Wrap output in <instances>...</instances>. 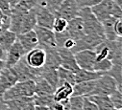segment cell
Listing matches in <instances>:
<instances>
[{
	"label": "cell",
	"mask_w": 122,
	"mask_h": 110,
	"mask_svg": "<svg viewBox=\"0 0 122 110\" xmlns=\"http://www.w3.org/2000/svg\"><path fill=\"white\" fill-rule=\"evenodd\" d=\"M80 8H91L101 2L102 0H75Z\"/></svg>",
	"instance_id": "33"
},
{
	"label": "cell",
	"mask_w": 122,
	"mask_h": 110,
	"mask_svg": "<svg viewBox=\"0 0 122 110\" xmlns=\"http://www.w3.org/2000/svg\"><path fill=\"white\" fill-rule=\"evenodd\" d=\"M49 110H66V108L65 107V105L60 102V101H54L49 106H48Z\"/></svg>",
	"instance_id": "38"
},
{
	"label": "cell",
	"mask_w": 122,
	"mask_h": 110,
	"mask_svg": "<svg viewBox=\"0 0 122 110\" xmlns=\"http://www.w3.org/2000/svg\"><path fill=\"white\" fill-rule=\"evenodd\" d=\"M21 110H34V102H33V101H31V102H29L24 108H22Z\"/></svg>",
	"instance_id": "41"
},
{
	"label": "cell",
	"mask_w": 122,
	"mask_h": 110,
	"mask_svg": "<svg viewBox=\"0 0 122 110\" xmlns=\"http://www.w3.org/2000/svg\"><path fill=\"white\" fill-rule=\"evenodd\" d=\"M57 50H58L60 60H61V66L76 73L80 68L77 65V62L75 60L74 54L70 50H66L65 48L57 47Z\"/></svg>",
	"instance_id": "13"
},
{
	"label": "cell",
	"mask_w": 122,
	"mask_h": 110,
	"mask_svg": "<svg viewBox=\"0 0 122 110\" xmlns=\"http://www.w3.org/2000/svg\"><path fill=\"white\" fill-rule=\"evenodd\" d=\"M35 95L38 96H49V95H53L55 89L48 83V82L42 78H38L35 80Z\"/></svg>",
	"instance_id": "21"
},
{
	"label": "cell",
	"mask_w": 122,
	"mask_h": 110,
	"mask_svg": "<svg viewBox=\"0 0 122 110\" xmlns=\"http://www.w3.org/2000/svg\"><path fill=\"white\" fill-rule=\"evenodd\" d=\"M95 85V80H89V81H81L76 82L73 84V91L71 96H83L87 97L91 95Z\"/></svg>",
	"instance_id": "16"
},
{
	"label": "cell",
	"mask_w": 122,
	"mask_h": 110,
	"mask_svg": "<svg viewBox=\"0 0 122 110\" xmlns=\"http://www.w3.org/2000/svg\"><path fill=\"white\" fill-rule=\"evenodd\" d=\"M64 0H40L39 5H41L45 8H47L55 14L56 10L58 9V7L61 5V3Z\"/></svg>",
	"instance_id": "32"
},
{
	"label": "cell",
	"mask_w": 122,
	"mask_h": 110,
	"mask_svg": "<svg viewBox=\"0 0 122 110\" xmlns=\"http://www.w3.org/2000/svg\"><path fill=\"white\" fill-rule=\"evenodd\" d=\"M34 31H35L36 36L38 37L40 47H41L43 49L57 48L55 33L52 30L37 25L34 28Z\"/></svg>",
	"instance_id": "6"
},
{
	"label": "cell",
	"mask_w": 122,
	"mask_h": 110,
	"mask_svg": "<svg viewBox=\"0 0 122 110\" xmlns=\"http://www.w3.org/2000/svg\"><path fill=\"white\" fill-rule=\"evenodd\" d=\"M44 50L46 52V60L43 67L58 69L61 66V60L57 48H48Z\"/></svg>",
	"instance_id": "18"
},
{
	"label": "cell",
	"mask_w": 122,
	"mask_h": 110,
	"mask_svg": "<svg viewBox=\"0 0 122 110\" xmlns=\"http://www.w3.org/2000/svg\"><path fill=\"white\" fill-rule=\"evenodd\" d=\"M37 26V19H36V12L35 8L29 10L25 15L23 16L22 22H21V27H20V33H26L29 31L34 30V28Z\"/></svg>",
	"instance_id": "17"
},
{
	"label": "cell",
	"mask_w": 122,
	"mask_h": 110,
	"mask_svg": "<svg viewBox=\"0 0 122 110\" xmlns=\"http://www.w3.org/2000/svg\"><path fill=\"white\" fill-rule=\"evenodd\" d=\"M68 110H69V109H68Z\"/></svg>",
	"instance_id": "47"
},
{
	"label": "cell",
	"mask_w": 122,
	"mask_h": 110,
	"mask_svg": "<svg viewBox=\"0 0 122 110\" xmlns=\"http://www.w3.org/2000/svg\"><path fill=\"white\" fill-rule=\"evenodd\" d=\"M87 98L96 104L99 110H112L113 105L109 96L106 95H89Z\"/></svg>",
	"instance_id": "20"
},
{
	"label": "cell",
	"mask_w": 122,
	"mask_h": 110,
	"mask_svg": "<svg viewBox=\"0 0 122 110\" xmlns=\"http://www.w3.org/2000/svg\"><path fill=\"white\" fill-rule=\"evenodd\" d=\"M67 26V20L56 16L53 22V26H52V31L54 33H62L64 31H66Z\"/></svg>",
	"instance_id": "31"
},
{
	"label": "cell",
	"mask_w": 122,
	"mask_h": 110,
	"mask_svg": "<svg viewBox=\"0 0 122 110\" xmlns=\"http://www.w3.org/2000/svg\"><path fill=\"white\" fill-rule=\"evenodd\" d=\"M74 58L80 69L93 70L96 61V54L94 50H82L74 53Z\"/></svg>",
	"instance_id": "8"
},
{
	"label": "cell",
	"mask_w": 122,
	"mask_h": 110,
	"mask_svg": "<svg viewBox=\"0 0 122 110\" xmlns=\"http://www.w3.org/2000/svg\"><path fill=\"white\" fill-rule=\"evenodd\" d=\"M90 9L100 22L112 16L114 18L122 17L121 6L115 3L113 0H102L101 2L91 7Z\"/></svg>",
	"instance_id": "3"
},
{
	"label": "cell",
	"mask_w": 122,
	"mask_h": 110,
	"mask_svg": "<svg viewBox=\"0 0 122 110\" xmlns=\"http://www.w3.org/2000/svg\"><path fill=\"white\" fill-rule=\"evenodd\" d=\"M8 1V3H9V5H10V7H11V9L13 8V7H15L16 4H18L21 0H7Z\"/></svg>",
	"instance_id": "40"
},
{
	"label": "cell",
	"mask_w": 122,
	"mask_h": 110,
	"mask_svg": "<svg viewBox=\"0 0 122 110\" xmlns=\"http://www.w3.org/2000/svg\"><path fill=\"white\" fill-rule=\"evenodd\" d=\"M75 44H76V41H75L73 38L67 37V38L63 42L62 47H58V48H65V49H66V50H70V51H71V50L74 48Z\"/></svg>",
	"instance_id": "35"
},
{
	"label": "cell",
	"mask_w": 122,
	"mask_h": 110,
	"mask_svg": "<svg viewBox=\"0 0 122 110\" xmlns=\"http://www.w3.org/2000/svg\"><path fill=\"white\" fill-rule=\"evenodd\" d=\"M2 101V99H1V96H0V101Z\"/></svg>",
	"instance_id": "46"
},
{
	"label": "cell",
	"mask_w": 122,
	"mask_h": 110,
	"mask_svg": "<svg viewBox=\"0 0 122 110\" xmlns=\"http://www.w3.org/2000/svg\"><path fill=\"white\" fill-rule=\"evenodd\" d=\"M58 77H59V82H68L71 85L75 84L76 81H75V73L66 69L62 66H60L58 69Z\"/></svg>",
	"instance_id": "25"
},
{
	"label": "cell",
	"mask_w": 122,
	"mask_h": 110,
	"mask_svg": "<svg viewBox=\"0 0 122 110\" xmlns=\"http://www.w3.org/2000/svg\"><path fill=\"white\" fill-rule=\"evenodd\" d=\"M112 63L109 59H104V60L95 61L94 66H93V70L97 71V72L106 73L112 68Z\"/></svg>",
	"instance_id": "28"
},
{
	"label": "cell",
	"mask_w": 122,
	"mask_h": 110,
	"mask_svg": "<svg viewBox=\"0 0 122 110\" xmlns=\"http://www.w3.org/2000/svg\"><path fill=\"white\" fill-rule=\"evenodd\" d=\"M79 16L84 22L85 35L96 36L106 39L102 23L96 18L90 8H81L79 12Z\"/></svg>",
	"instance_id": "1"
},
{
	"label": "cell",
	"mask_w": 122,
	"mask_h": 110,
	"mask_svg": "<svg viewBox=\"0 0 122 110\" xmlns=\"http://www.w3.org/2000/svg\"><path fill=\"white\" fill-rule=\"evenodd\" d=\"M0 10L3 12L4 14L7 15L11 14V7L7 0H0Z\"/></svg>",
	"instance_id": "36"
},
{
	"label": "cell",
	"mask_w": 122,
	"mask_h": 110,
	"mask_svg": "<svg viewBox=\"0 0 122 110\" xmlns=\"http://www.w3.org/2000/svg\"><path fill=\"white\" fill-rule=\"evenodd\" d=\"M0 110H7V106L3 101H0Z\"/></svg>",
	"instance_id": "44"
},
{
	"label": "cell",
	"mask_w": 122,
	"mask_h": 110,
	"mask_svg": "<svg viewBox=\"0 0 122 110\" xmlns=\"http://www.w3.org/2000/svg\"><path fill=\"white\" fill-rule=\"evenodd\" d=\"M32 101H33V98L19 97V98H14V99H10L3 101L7 106V110H21Z\"/></svg>",
	"instance_id": "22"
},
{
	"label": "cell",
	"mask_w": 122,
	"mask_h": 110,
	"mask_svg": "<svg viewBox=\"0 0 122 110\" xmlns=\"http://www.w3.org/2000/svg\"><path fill=\"white\" fill-rule=\"evenodd\" d=\"M24 60L31 68H35V69L42 68L46 60V52L43 48L38 46L33 50L26 53L24 56Z\"/></svg>",
	"instance_id": "7"
},
{
	"label": "cell",
	"mask_w": 122,
	"mask_h": 110,
	"mask_svg": "<svg viewBox=\"0 0 122 110\" xmlns=\"http://www.w3.org/2000/svg\"><path fill=\"white\" fill-rule=\"evenodd\" d=\"M17 77L12 67H5L0 73V96L17 81ZM2 99V98H1Z\"/></svg>",
	"instance_id": "12"
},
{
	"label": "cell",
	"mask_w": 122,
	"mask_h": 110,
	"mask_svg": "<svg viewBox=\"0 0 122 110\" xmlns=\"http://www.w3.org/2000/svg\"><path fill=\"white\" fill-rule=\"evenodd\" d=\"M114 33L117 37H122V20L117 18L114 22Z\"/></svg>",
	"instance_id": "37"
},
{
	"label": "cell",
	"mask_w": 122,
	"mask_h": 110,
	"mask_svg": "<svg viewBox=\"0 0 122 110\" xmlns=\"http://www.w3.org/2000/svg\"><path fill=\"white\" fill-rule=\"evenodd\" d=\"M68 36L73 38L75 41L79 40L85 36L84 22L80 16H76L67 21V26L66 29Z\"/></svg>",
	"instance_id": "11"
},
{
	"label": "cell",
	"mask_w": 122,
	"mask_h": 110,
	"mask_svg": "<svg viewBox=\"0 0 122 110\" xmlns=\"http://www.w3.org/2000/svg\"><path fill=\"white\" fill-rule=\"evenodd\" d=\"M103 74L102 72H97L94 70H86V69H79L75 73V81L81 82V81H89V80H95L99 77H101Z\"/></svg>",
	"instance_id": "19"
},
{
	"label": "cell",
	"mask_w": 122,
	"mask_h": 110,
	"mask_svg": "<svg viewBox=\"0 0 122 110\" xmlns=\"http://www.w3.org/2000/svg\"><path fill=\"white\" fill-rule=\"evenodd\" d=\"M41 78H44L48 83L56 89L59 84V77H58V71L55 68H45L42 67Z\"/></svg>",
	"instance_id": "23"
},
{
	"label": "cell",
	"mask_w": 122,
	"mask_h": 110,
	"mask_svg": "<svg viewBox=\"0 0 122 110\" xmlns=\"http://www.w3.org/2000/svg\"><path fill=\"white\" fill-rule=\"evenodd\" d=\"M17 35L12 31L5 30L2 33H0V46H1L5 51H7L16 40Z\"/></svg>",
	"instance_id": "24"
},
{
	"label": "cell",
	"mask_w": 122,
	"mask_h": 110,
	"mask_svg": "<svg viewBox=\"0 0 122 110\" xmlns=\"http://www.w3.org/2000/svg\"><path fill=\"white\" fill-rule=\"evenodd\" d=\"M6 67V63H5V60H0V73L1 71Z\"/></svg>",
	"instance_id": "43"
},
{
	"label": "cell",
	"mask_w": 122,
	"mask_h": 110,
	"mask_svg": "<svg viewBox=\"0 0 122 110\" xmlns=\"http://www.w3.org/2000/svg\"><path fill=\"white\" fill-rule=\"evenodd\" d=\"M34 110H49L47 106H42V105H36L34 104Z\"/></svg>",
	"instance_id": "42"
},
{
	"label": "cell",
	"mask_w": 122,
	"mask_h": 110,
	"mask_svg": "<svg viewBox=\"0 0 122 110\" xmlns=\"http://www.w3.org/2000/svg\"><path fill=\"white\" fill-rule=\"evenodd\" d=\"M122 64H112V68L106 72V74L110 75L111 77H112L116 82L121 85V77H122Z\"/></svg>",
	"instance_id": "27"
},
{
	"label": "cell",
	"mask_w": 122,
	"mask_h": 110,
	"mask_svg": "<svg viewBox=\"0 0 122 110\" xmlns=\"http://www.w3.org/2000/svg\"><path fill=\"white\" fill-rule=\"evenodd\" d=\"M112 110H120V109H115V108H112Z\"/></svg>",
	"instance_id": "45"
},
{
	"label": "cell",
	"mask_w": 122,
	"mask_h": 110,
	"mask_svg": "<svg viewBox=\"0 0 122 110\" xmlns=\"http://www.w3.org/2000/svg\"><path fill=\"white\" fill-rule=\"evenodd\" d=\"M109 97L112 101L113 108L121 110L122 109V91H121V88H117Z\"/></svg>",
	"instance_id": "26"
},
{
	"label": "cell",
	"mask_w": 122,
	"mask_h": 110,
	"mask_svg": "<svg viewBox=\"0 0 122 110\" xmlns=\"http://www.w3.org/2000/svg\"><path fill=\"white\" fill-rule=\"evenodd\" d=\"M73 91V85H71L68 82H59L57 88L53 93L54 101H63L68 100Z\"/></svg>",
	"instance_id": "15"
},
{
	"label": "cell",
	"mask_w": 122,
	"mask_h": 110,
	"mask_svg": "<svg viewBox=\"0 0 122 110\" xmlns=\"http://www.w3.org/2000/svg\"><path fill=\"white\" fill-rule=\"evenodd\" d=\"M84 98L83 96H71L69 98V110H84Z\"/></svg>",
	"instance_id": "30"
},
{
	"label": "cell",
	"mask_w": 122,
	"mask_h": 110,
	"mask_svg": "<svg viewBox=\"0 0 122 110\" xmlns=\"http://www.w3.org/2000/svg\"><path fill=\"white\" fill-rule=\"evenodd\" d=\"M25 51L22 48V46L19 44L17 40L15 41V43L6 51V57H5V63L6 67H12L15 64H16L24 56Z\"/></svg>",
	"instance_id": "10"
},
{
	"label": "cell",
	"mask_w": 122,
	"mask_h": 110,
	"mask_svg": "<svg viewBox=\"0 0 122 110\" xmlns=\"http://www.w3.org/2000/svg\"><path fill=\"white\" fill-rule=\"evenodd\" d=\"M35 12H36L37 25L52 30L53 22L56 17L55 14L50 10H48L47 8L41 5H37L35 7Z\"/></svg>",
	"instance_id": "9"
},
{
	"label": "cell",
	"mask_w": 122,
	"mask_h": 110,
	"mask_svg": "<svg viewBox=\"0 0 122 110\" xmlns=\"http://www.w3.org/2000/svg\"><path fill=\"white\" fill-rule=\"evenodd\" d=\"M35 80L26 79V80H17L15 83L6 90L2 95V101H7L14 98L19 97H29L32 98L35 95Z\"/></svg>",
	"instance_id": "2"
},
{
	"label": "cell",
	"mask_w": 122,
	"mask_h": 110,
	"mask_svg": "<svg viewBox=\"0 0 122 110\" xmlns=\"http://www.w3.org/2000/svg\"><path fill=\"white\" fill-rule=\"evenodd\" d=\"M84 110H99L98 107L94 102L91 101L87 97L84 98V104H83Z\"/></svg>",
	"instance_id": "34"
},
{
	"label": "cell",
	"mask_w": 122,
	"mask_h": 110,
	"mask_svg": "<svg viewBox=\"0 0 122 110\" xmlns=\"http://www.w3.org/2000/svg\"><path fill=\"white\" fill-rule=\"evenodd\" d=\"M117 88H121L116 80L108 74H103L97 79H95V85L91 95H106L110 96Z\"/></svg>",
	"instance_id": "4"
},
{
	"label": "cell",
	"mask_w": 122,
	"mask_h": 110,
	"mask_svg": "<svg viewBox=\"0 0 122 110\" xmlns=\"http://www.w3.org/2000/svg\"><path fill=\"white\" fill-rule=\"evenodd\" d=\"M32 98H33V102L36 105H42V106H47L48 107L54 101L53 95H49V96H38V95H34Z\"/></svg>",
	"instance_id": "29"
},
{
	"label": "cell",
	"mask_w": 122,
	"mask_h": 110,
	"mask_svg": "<svg viewBox=\"0 0 122 110\" xmlns=\"http://www.w3.org/2000/svg\"><path fill=\"white\" fill-rule=\"evenodd\" d=\"M6 57V51L0 46V60H5Z\"/></svg>",
	"instance_id": "39"
},
{
	"label": "cell",
	"mask_w": 122,
	"mask_h": 110,
	"mask_svg": "<svg viewBox=\"0 0 122 110\" xmlns=\"http://www.w3.org/2000/svg\"><path fill=\"white\" fill-rule=\"evenodd\" d=\"M16 40L22 46V48L24 49L25 53H28L29 51H31L34 48L39 46L38 37H37L36 33H35L34 30L17 35Z\"/></svg>",
	"instance_id": "14"
},
{
	"label": "cell",
	"mask_w": 122,
	"mask_h": 110,
	"mask_svg": "<svg viewBox=\"0 0 122 110\" xmlns=\"http://www.w3.org/2000/svg\"><path fill=\"white\" fill-rule=\"evenodd\" d=\"M80 7L75 0H64L55 12V16L62 17L66 20H70L76 16H79Z\"/></svg>",
	"instance_id": "5"
}]
</instances>
